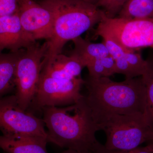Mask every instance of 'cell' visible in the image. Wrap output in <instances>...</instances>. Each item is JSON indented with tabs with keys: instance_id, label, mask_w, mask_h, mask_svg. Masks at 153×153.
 Returning a JSON list of instances; mask_svg holds the SVG:
<instances>
[{
	"instance_id": "cell-1",
	"label": "cell",
	"mask_w": 153,
	"mask_h": 153,
	"mask_svg": "<svg viewBox=\"0 0 153 153\" xmlns=\"http://www.w3.org/2000/svg\"><path fill=\"white\" fill-rule=\"evenodd\" d=\"M41 112L47 142L66 149L91 152L98 142L95 134L100 129L85 96L67 106L45 107Z\"/></svg>"
},
{
	"instance_id": "cell-2",
	"label": "cell",
	"mask_w": 153,
	"mask_h": 153,
	"mask_svg": "<svg viewBox=\"0 0 153 153\" xmlns=\"http://www.w3.org/2000/svg\"><path fill=\"white\" fill-rule=\"evenodd\" d=\"M84 85L88 92L86 101L96 123L111 115L147 112L146 88L141 76L121 82L108 77H88Z\"/></svg>"
},
{
	"instance_id": "cell-3",
	"label": "cell",
	"mask_w": 153,
	"mask_h": 153,
	"mask_svg": "<svg viewBox=\"0 0 153 153\" xmlns=\"http://www.w3.org/2000/svg\"><path fill=\"white\" fill-rule=\"evenodd\" d=\"M52 14L53 33L47 41L48 51L44 65L61 54L65 44L98 25L103 11L82 0H41L38 2Z\"/></svg>"
},
{
	"instance_id": "cell-4",
	"label": "cell",
	"mask_w": 153,
	"mask_h": 153,
	"mask_svg": "<svg viewBox=\"0 0 153 153\" xmlns=\"http://www.w3.org/2000/svg\"><path fill=\"white\" fill-rule=\"evenodd\" d=\"M96 123L105 134L104 146L109 150H131L153 140V126L147 112L111 115Z\"/></svg>"
},
{
	"instance_id": "cell-5",
	"label": "cell",
	"mask_w": 153,
	"mask_h": 153,
	"mask_svg": "<svg viewBox=\"0 0 153 153\" xmlns=\"http://www.w3.org/2000/svg\"><path fill=\"white\" fill-rule=\"evenodd\" d=\"M94 37L111 38L127 51L143 48L153 49V19L126 20L109 18L104 12Z\"/></svg>"
},
{
	"instance_id": "cell-6",
	"label": "cell",
	"mask_w": 153,
	"mask_h": 153,
	"mask_svg": "<svg viewBox=\"0 0 153 153\" xmlns=\"http://www.w3.org/2000/svg\"><path fill=\"white\" fill-rule=\"evenodd\" d=\"M48 48L47 41L41 45L36 42L18 52L14 94L24 110H27L35 97Z\"/></svg>"
},
{
	"instance_id": "cell-7",
	"label": "cell",
	"mask_w": 153,
	"mask_h": 153,
	"mask_svg": "<svg viewBox=\"0 0 153 153\" xmlns=\"http://www.w3.org/2000/svg\"><path fill=\"white\" fill-rule=\"evenodd\" d=\"M85 82L81 77L61 79L41 74L35 97L27 111L33 114L34 111H41L45 107L74 104L84 97L80 90Z\"/></svg>"
},
{
	"instance_id": "cell-8",
	"label": "cell",
	"mask_w": 153,
	"mask_h": 153,
	"mask_svg": "<svg viewBox=\"0 0 153 153\" xmlns=\"http://www.w3.org/2000/svg\"><path fill=\"white\" fill-rule=\"evenodd\" d=\"M43 120L22 109L15 94L0 99V131L6 136H28L47 140Z\"/></svg>"
},
{
	"instance_id": "cell-9",
	"label": "cell",
	"mask_w": 153,
	"mask_h": 153,
	"mask_svg": "<svg viewBox=\"0 0 153 153\" xmlns=\"http://www.w3.org/2000/svg\"><path fill=\"white\" fill-rule=\"evenodd\" d=\"M18 12L22 27L36 41L51 38L53 19L47 9L34 0H19Z\"/></svg>"
},
{
	"instance_id": "cell-10",
	"label": "cell",
	"mask_w": 153,
	"mask_h": 153,
	"mask_svg": "<svg viewBox=\"0 0 153 153\" xmlns=\"http://www.w3.org/2000/svg\"><path fill=\"white\" fill-rule=\"evenodd\" d=\"M36 42L22 27L18 12L0 17V53L5 49L17 52Z\"/></svg>"
},
{
	"instance_id": "cell-11",
	"label": "cell",
	"mask_w": 153,
	"mask_h": 153,
	"mask_svg": "<svg viewBox=\"0 0 153 153\" xmlns=\"http://www.w3.org/2000/svg\"><path fill=\"white\" fill-rule=\"evenodd\" d=\"M85 66L77 58L60 54L51 63L44 65L41 74L58 79H73L81 77V73Z\"/></svg>"
},
{
	"instance_id": "cell-12",
	"label": "cell",
	"mask_w": 153,
	"mask_h": 153,
	"mask_svg": "<svg viewBox=\"0 0 153 153\" xmlns=\"http://www.w3.org/2000/svg\"><path fill=\"white\" fill-rule=\"evenodd\" d=\"M47 143L36 137L0 136V148L6 153H48Z\"/></svg>"
},
{
	"instance_id": "cell-13",
	"label": "cell",
	"mask_w": 153,
	"mask_h": 153,
	"mask_svg": "<svg viewBox=\"0 0 153 153\" xmlns=\"http://www.w3.org/2000/svg\"><path fill=\"white\" fill-rule=\"evenodd\" d=\"M138 51L123 50L113 57L116 74H123L126 79L142 76L146 69L147 61Z\"/></svg>"
},
{
	"instance_id": "cell-14",
	"label": "cell",
	"mask_w": 153,
	"mask_h": 153,
	"mask_svg": "<svg viewBox=\"0 0 153 153\" xmlns=\"http://www.w3.org/2000/svg\"><path fill=\"white\" fill-rule=\"evenodd\" d=\"M18 52L0 53V99L15 91Z\"/></svg>"
},
{
	"instance_id": "cell-15",
	"label": "cell",
	"mask_w": 153,
	"mask_h": 153,
	"mask_svg": "<svg viewBox=\"0 0 153 153\" xmlns=\"http://www.w3.org/2000/svg\"><path fill=\"white\" fill-rule=\"evenodd\" d=\"M72 41L74 48L70 55L80 60L85 67L94 60L109 55L103 42L92 43L81 36L74 38Z\"/></svg>"
},
{
	"instance_id": "cell-16",
	"label": "cell",
	"mask_w": 153,
	"mask_h": 153,
	"mask_svg": "<svg viewBox=\"0 0 153 153\" xmlns=\"http://www.w3.org/2000/svg\"><path fill=\"white\" fill-rule=\"evenodd\" d=\"M118 15L126 20L153 19V0H127Z\"/></svg>"
},
{
	"instance_id": "cell-17",
	"label": "cell",
	"mask_w": 153,
	"mask_h": 153,
	"mask_svg": "<svg viewBox=\"0 0 153 153\" xmlns=\"http://www.w3.org/2000/svg\"><path fill=\"white\" fill-rule=\"evenodd\" d=\"M86 67L88 69V77L90 78L109 77L116 74L114 60L110 55L94 60Z\"/></svg>"
},
{
	"instance_id": "cell-18",
	"label": "cell",
	"mask_w": 153,
	"mask_h": 153,
	"mask_svg": "<svg viewBox=\"0 0 153 153\" xmlns=\"http://www.w3.org/2000/svg\"><path fill=\"white\" fill-rule=\"evenodd\" d=\"M147 61L146 69L141 76L146 88L147 113L153 126V57Z\"/></svg>"
},
{
	"instance_id": "cell-19",
	"label": "cell",
	"mask_w": 153,
	"mask_h": 153,
	"mask_svg": "<svg viewBox=\"0 0 153 153\" xmlns=\"http://www.w3.org/2000/svg\"><path fill=\"white\" fill-rule=\"evenodd\" d=\"M127 0H98L95 5L101 10L107 16L114 18L119 14Z\"/></svg>"
},
{
	"instance_id": "cell-20",
	"label": "cell",
	"mask_w": 153,
	"mask_h": 153,
	"mask_svg": "<svg viewBox=\"0 0 153 153\" xmlns=\"http://www.w3.org/2000/svg\"><path fill=\"white\" fill-rule=\"evenodd\" d=\"M92 153H153V146L148 143L145 147H139L134 149L128 151H111L107 149L104 145L97 142L94 146Z\"/></svg>"
},
{
	"instance_id": "cell-21",
	"label": "cell",
	"mask_w": 153,
	"mask_h": 153,
	"mask_svg": "<svg viewBox=\"0 0 153 153\" xmlns=\"http://www.w3.org/2000/svg\"><path fill=\"white\" fill-rule=\"evenodd\" d=\"M19 10V0H0V17L16 13Z\"/></svg>"
},
{
	"instance_id": "cell-22",
	"label": "cell",
	"mask_w": 153,
	"mask_h": 153,
	"mask_svg": "<svg viewBox=\"0 0 153 153\" xmlns=\"http://www.w3.org/2000/svg\"><path fill=\"white\" fill-rule=\"evenodd\" d=\"M60 153H92L90 151H76L72 149H66Z\"/></svg>"
},
{
	"instance_id": "cell-23",
	"label": "cell",
	"mask_w": 153,
	"mask_h": 153,
	"mask_svg": "<svg viewBox=\"0 0 153 153\" xmlns=\"http://www.w3.org/2000/svg\"><path fill=\"white\" fill-rule=\"evenodd\" d=\"M82 1H85L87 2L91 3V4H95V1H96L97 3L98 0H82Z\"/></svg>"
},
{
	"instance_id": "cell-24",
	"label": "cell",
	"mask_w": 153,
	"mask_h": 153,
	"mask_svg": "<svg viewBox=\"0 0 153 153\" xmlns=\"http://www.w3.org/2000/svg\"><path fill=\"white\" fill-rule=\"evenodd\" d=\"M148 143L151 144V145H152V146H153V140H152V141Z\"/></svg>"
},
{
	"instance_id": "cell-25",
	"label": "cell",
	"mask_w": 153,
	"mask_h": 153,
	"mask_svg": "<svg viewBox=\"0 0 153 153\" xmlns=\"http://www.w3.org/2000/svg\"><path fill=\"white\" fill-rule=\"evenodd\" d=\"M4 153H6L5 152H4Z\"/></svg>"
}]
</instances>
